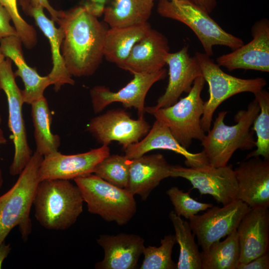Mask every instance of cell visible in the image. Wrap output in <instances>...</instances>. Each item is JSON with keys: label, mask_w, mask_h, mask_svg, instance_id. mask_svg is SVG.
<instances>
[{"label": "cell", "mask_w": 269, "mask_h": 269, "mask_svg": "<svg viewBox=\"0 0 269 269\" xmlns=\"http://www.w3.org/2000/svg\"><path fill=\"white\" fill-rule=\"evenodd\" d=\"M84 5L61 10L56 21L63 32L61 53L72 76L92 75L104 57V46L108 28Z\"/></svg>", "instance_id": "cell-1"}, {"label": "cell", "mask_w": 269, "mask_h": 269, "mask_svg": "<svg viewBox=\"0 0 269 269\" xmlns=\"http://www.w3.org/2000/svg\"><path fill=\"white\" fill-rule=\"evenodd\" d=\"M259 112L260 106L255 98L246 110L238 111L234 116L236 124L234 125L225 124L227 111L218 113L212 129L201 141L202 151L209 165L226 166L237 149L248 150L256 146L252 127Z\"/></svg>", "instance_id": "cell-2"}, {"label": "cell", "mask_w": 269, "mask_h": 269, "mask_svg": "<svg viewBox=\"0 0 269 269\" xmlns=\"http://www.w3.org/2000/svg\"><path fill=\"white\" fill-rule=\"evenodd\" d=\"M84 202L79 188L70 180H42L37 185L33 203L35 217L46 229L65 230L83 212Z\"/></svg>", "instance_id": "cell-3"}, {"label": "cell", "mask_w": 269, "mask_h": 269, "mask_svg": "<svg viewBox=\"0 0 269 269\" xmlns=\"http://www.w3.org/2000/svg\"><path fill=\"white\" fill-rule=\"evenodd\" d=\"M43 158L35 151L14 184L0 196V245L16 226L24 241L31 234L30 213L40 181L38 170Z\"/></svg>", "instance_id": "cell-4"}, {"label": "cell", "mask_w": 269, "mask_h": 269, "mask_svg": "<svg viewBox=\"0 0 269 269\" xmlns=\"http://www.w3.org/2000/svg\"><path fill=\"white\" fill-rule=\"evenodd\" d=\"M88 211L108 222L127 224L136 212L134 195L125 188L116 186L94 173L74 179Z\"/></svg>", "instance_id": "cell-5"}, {"label": "cell", "mask_w": 269, "mask_h": 269, "mask_svg": "<svg viewBox=\"0 0 269 269\" xmlns=\"http://www.w3.org/2000/svg\"><path fill=\"white\" fill-rule=\"evenodd\" d=\"M157 11L161 16L178 21L190 27L209 56L213 55L214 45L227 46L234 50L244 44L241 38L226 32L209 13L191 0H159Z\"/></svg>", "instance_id": "cell-6"}, {"label": "cell", "mask_w": 269, "mask_h": 269, "mask_svg": "<svg viewBox=\"0 0 269 269\" xmlns=\"http://www.w3.org/2000/svg\"><path fill=\"white\" fill-rule=\"evenodd\" d=\"M205 83L203 77H198L186 97L170 106L146 112L166 126L186 149L193 139L201 141L205 135L201 124L204 103L201 94Z\"/></svg>", "instance_id": "cell-7"}, {"label": "cell", "mask_w": 269, "mask_h": 269, "mask_svg": "<svg viewBox=\"0 0 269 269\" xmlns=\"http://www.w3.org/2000/svg\"><path fill=\"white\" fill-rule=\"evenodd\" d=\"M196 58L202 76L209 86V99L204 103L203 114L201 124L204 132L211 128L213 116L217 108L226 100L243 92L254 94L262 90L267 81L262 77L242 79L224 72L220 66L206 53L196 52Z\"/></svg>", "instance_id": "cell-8"}, {"label": "cell", "mask_w": 269, "mask_h": 269, "mask_svg": "<svg viewBox=\"0 0 269 269\" xmlns=\"http://www.w3.org/2000/svg\"><path fill=\"white\" fill-rule=\"evenodd\" d=\"M15 77L12 69V61L6 58L0 63V85L7 98L8 124L14 144V156L9 169L12 176L20 173L33 154L28 143L23 118L24 103L21 90L17 86Z\"/></svg>", "instance_id": "cell-9"}, {"label": "cell", "mask_w": 269, "mask_h": 269, "mask_svg": "<svg viewBox=\"0 0 269 269\" xmlns=\"http://www.w3.org/2000/svg\"><path fill=\"white\" fill-rule=\"evenodd\" d=\"M250 209L241 200L235 199L222 207L213 206L201 215L190 217V228L202 251L236 230Z\"/></svg>", "instance_id": "cell-10"}, {"label": "cell", "mask_w": 269, "mask_h": 269, "mask_svg": "<svg viewBox=\"0 0 269 269\" xmlns=\"http://www.w3.org/2000/svg\"><path fill=\"white\" fill-rule=\"evenodd\" d=\"M171 177L187 179L201 195H210L223 205L236 199L237 180L230 165L215 167L207 164L197 167L172 165Z\"/></svg>", "instance_id": "cell-11"}, {"label": "cell", "mask_w": 269, "mask_h": 269, "mask_svg": "<svg viewBox=\"0 0 269 269\" xmlns=\"http://www.w3.org/2000/svg\"><path fill=\"white\" fill-rule=\"evenodd\" d=\"M150 128L143 117L134 120L125 110L115 109L91 119L87 130L102 145L116 141L125 149L142 139Z\"/></svg>", "instance_id": "cell-12"}, {"label": "cell", "mask_w": 269, "mask_h": 269, "mask_svg": "<svg viewBox=\"0 0 269 269\" xmlns=\"http://www.w3.org/2000/svg\"><path fill=\"white\" fill-rule=\"evenodd\" d=\"M166 74L163 68L151 73L134 74L133 78L117 92H112L104 86L94 87L90 90L94 112L100 113L109 105L119 102L125 108L136 109L138 118H143L147 93L155 83L164 79Z\"/></svg>", "instance_id": "cell-13"}, {"label": "cell", "mask_w": 269, "mask_h": 269, "mask_svg": "<svg viewBox=\"0 0 269 269\" xmlns=\"http://www.w3.org/2000/svg\"><path fill=\"white\" fill-rule=\"evenodd\" d=\"M110 154L108 145L75 154L58 151L43 157L38 170L40 181L47 179L70 180L93 173L96 165Z\"/></svg>", "instance_id": "cell-14"}, {"label": "cell", "mask_w": 269, "mask_h": 269, "mask_svg": "<svg viewBox=\"0 0 269 269\" xmlns=\"http://www.w3.org/2000/svg\"><path fill=\"white\" fill-rule=\"evenodd\" d=\"M252 40L232 52L216 59L217 64L229 71L238 69L269 71V21L262 18L251 28Z\"/></svg>", "instance_id": "cell-15"}, {"label": "cell", "mask_w": 269, "mask_h": 269, "mask_svg": "<svg viewBox=\"0 0 269 269\" xmlns=\"http://www.w3.org/2000/svg\"><path fill=\"white\" fill-rule=\"evenodd\" d=\"M237 183L236 199L250 208L269 207V159L246 158L234 169Z\"/></svg>", "instance_id": "cell-16"}, {"label": "cell", "mask_w": 269, "mask_h": 269, "mask_svg": "<svg viewBox=\"0 0 269 269\" xmlns=\"http://www.w3.org/2000/svg\"><path fill=\"white\" fill-rule=\"evenodd\" d=\"M166 64L168 66V83L164 94L157 101L156 104L147 107L145 112L170 106L177 101L183 93H188L194 80L202 76V72L195 56L188 53V46L185 45L179 51L169 53Z\"/></svg>", "instance_id": "cell-17"}, {"label": "cell", "mask_w": 269, "mask_h": 269, "mask_svg": "<svg viewBox=\"0 0 269 269\" xmlns=\"http://www.w3.org/2000/svg\"><path fill=\"white\" fill-rule=\"evenodd\" d=\"M240 246L239 263H246L269 252L268 208H251L237 228Z\"/></svg>", "instance_id": "cell-18"}, {"label": "cell", "mask_w": 269, "mask_h": 269, "mask_svg": "<svg viewBox=\"0 0 269 269\" xmlns=\"http://www.w3.org/2000/svg\"><path fill=\"white\" fill-rule=\"evenodd\" d=\"M97 242L104 251L103 260L95 264L98 269H135L145 247L142 238L126 233L101 235Z\"/></svg>", "instance_id": "cell-19"}, {"label": "cell", "mask_w": 269, "mask_h": 269, "mask_svg": "<svg viewBox=\"0 0 269 269\" xmlns=\"http://www.w3.org/2000/svg\"><path fill=\"white\" fill-rule=\"evenodd\" d=\"M158 149L172 151L182 155L187 167H197L209 164L202 151L197 153L189 152L174 138L168 127L157 120H155L143 138L124 149L125 155L132 159Z\"/></svg>", "instance_id": "cell-20"}, {"label": "cell", "mask_w": 269, "mask_h": 269, "mask_svg": "<svg viewBox=\"0 0 269 269\" xmlns=\"http://www.w3.org/2000/svg\"><path fill=\"white\" fill-rule=\"evenodd\" d=\"M169 53L167 38L151 28L134 46L120 68L135 73H151L163 68Z\"/></svg>", "instance_id": "cell-21"}, {"label": "cell", "mask_w": 269, "mask_h": 269, "mask_svg": "<svg viewBox=\"0 0 269 269\" xmlns=\"http://www.w3.org/2000/svg\"><path fill=\"white\" fill-rule=\"evenodd\" d=\"M172 166L160 153L144 154L132 159L126 189L145 200L162 180L171 177Z\"/></svg>", "instance_id": "cell-22"}, {"label": "cell", "mask_w": 269, "mask_h": 269, "mask_svg": "<svg viewBox=\"0 0 269 269\" xmlns=\"http://www.w3.org/2000/svg\"><path fill=\"white\" fill-rule=\"evenodd\" d=\"M22 41L18 35L0 39V50L5 57L10 59L17 67L15 76L21 78L24 89L21 90L24 103L30 105L43 97L47 87L51 85L48 75L40 76L26 63L22 50Z\"/></svg>", "instance_id": "cell-23"}, {"label": "cell", "mask_w": 269, "mask_h": 269, "mask_svg": "<svg viewBox=\"0 0 269 269\" xmlns=\"http://www.w3.org/2000/svg\"><path fill=\"white\" fill-rule=\"evenodd\" d=\"M22 5L27 12L33 17L35 22L44 35L47 38L50 45L53 67L48 75L51 85L55 91H58L65 84L73 85L74 80L69 73L61 52L64 37L61 28H57L54 21L49 19L44 14V8L22 0Z\"/></svg>", "instance_id": "cell-24"}, {"label": "cell", "mask_w": 269, "mask_h": 269, "mask_svg": "<svg viewBox=\"0 0 269 269\" xmlns=\"http://www.w3.org/2000/svg\"><path fill=\"white\" fill-rule=\"evenodd\" d=\"M151 29L148 22L131 26L110 27L105 36L104 57L121 68L135 44Z\"/></svg>", "instance_id": "cell-25"}, {"label": "cell", "mask_w": 269, "mask_h": 269, "mask_svg": "<svg viewBox=\"0 0 269 269\" xmlns=\"http://www.w3.org/2000/svg\"><path fill=\"white\" fill-rule=\"evenodd\" d=\"M154 0H111L103 12L104 21L110 27H123L147 22Z\"/></svg>", "instance_id": "cell-26"}, {"label": "cell", "mask_w": 269, "mask_h": 269, "mask_svg": "<svg viewBox=\"0 0 269 269\" xmlns=\"http://www.w3.org/2000/svg\"><path fill=\"white\" fill-rule=\"evenodd\" d=\"M36 151L43 157L58 151L60 138L52 133V114L44 96L30 104Z\"/></svg>", "instance_id": "cell-27"}, {"label": "cell", "mask_w": 269, "mask_h": 269, "mask_svg": "<svg viewBox=\"0 0 269 269\" xmlns=\"http://www.w3.org/2000/svg\"><path fill=\"white\" fill-rule=\"evenodd\" d=\"M236 230L201 252V269H236L240 256Z\"/></svg>", "instance_id": "cell-28"}, {"label": "cell", "mask_w": 269, "mask_h": 269, "mask_svg": "<svg viewBox=\"0 0 269 269\" xmlns=\"http://www.w3.org/2000/svg\"><path fill=\"white\" fill-rule=\"evenodd\" d=\"M169 217L173 225L176 242L179 246L176 269H201V252L195 241L189 222L172 211Z\"/></svg>", "instance_id": "cell-29"}, {"label": "cell", "mask_w": 269, "mask_h": 269, "mask_svg": "<svg viewBox=\"0 0 269 269\" xmlns=\"http://www.w3.org/2000/svg\"><path fill=\"white\" fill-rule=\"evenodd\" d=\"M254 95L260 106L259 113L252 126L257 137V148L250 152L246 158L261 156L269 159V93L263 89Z\"/></svg>", "instance_id": "cell-30"}, {"label": "cell", "mask_w": 269, "mask_h": 269, "mask_svg": "<svg viewBox=\"0 0 269 269\" xmlns=\"http://www.w3.org/2000/svg\"><path fill=\"white\" fill-rule=\"evenodd\" d=\"M130 162L131 159L125 155L110 154L96 165L93 173L116 186L126 189Z\"/></svg>", "instance_id": "cell-31"}, {"label": "cell", "mask_w": 269, "mask_h": 269, "mask_svg": "<svg viewBox=\"0 0 269 269\" xmlns=\"http://www.w3.org/2000/svg\"><path fill=\"white\" fill-rule=\"evenodd\" d=\"M174 235H168L160 240L159 247H144L143 261L140 269H176V264L172 260V253L176 243Z\"/></svg>", "instance_id": "cell-32"}, {"label": "cell", "mask_w": 269, "mask_h": 269, "mask_svg": "<svg viewBox=\"0 0 269 269\" xmlns=\"http://www.w3.org/2000/svg\"><path fill=\"white\" fill-rule=\"evenodd\" d=\"M176 215L188 219L200 211L213 206L210 203L198 202L192 198L189 192H185L178 187L173 186L166 191Z\"/></svg>", "instance_id": "cell-33"}, {"label": "cell", "mask_w": 269, "mask_h": 269, "mask_svg": "<svg viewBox=\"0 0 269 269\" xmlns=\"http://www.w3.org/2000/svg\"><path fill=\"white\" fill-rule=\"evenodd\" d=\"M17 1V0H0V4L9 14L14 24V27L22 44L27 48L31 49L37 43L36 32L34 28L27 23L20 16Z\"/></svg>", "instance_id": "cell-34"}, {"label": "cell", "mask_w": 269, "mask_h": 269, "mask_svg": "<svg viewBox=\"0 0 269 269\" xmlns=\"http://www.w3.org/2000/svg\"><path fill=\"white\" fill-rule=\"evenodd\" d=\"M11 20L7 11L0 4V39L9 36L17 35L16 29L10 24Z\"/></svg>", "instance_id": "cell-35"}, {"label": "cell", "mask_w": 269, "mask_h": 269, "mask_svg": "<svg viewBox=\"0 0 269 269\" xmlns=\"http://www.w3.org/2000/svg\"><path fill=\"white\" fill-rule=\"evenodd\" d=\"M269 252L246 263H239L236 269H269Z\"/></svg>", "instance_id": "cell-36"}, {"label": "cell", "mask_w": 269, "mask_h": 269, "mask_svg": "<svg viewBox=\"0 0 269 269\" xmlns=\"http://www.w3.org/2000/svg\"><path fill=\"white\" fill-rule=\"evenodd\" d=\"M111 0H86L83 4L94 15L99 17L104 12L108 2Z\"/></svg>", "instance_id": "cell-37"}, {"label": "cell", "mask_w": 269, "mask_h": 269, "mask_svg": "<svg viewBox=\"0 0 269 269\" xmlns=\"http://www.w3.org/2000/svg\"><path fill=\"white\" fill-rule=\"evenodd\" d=\"M29 3L33 5L40 6L43 8H45L51 14L52 19L56 22L61 10H57L54 9L49 3L48 0H29Z\"/></svg>", "instance_id": "cell-38"}, {"label": "cell", "mask_w": 269, "mask_h": 269, "mask_svg": "<svg viewBox=\"0 0 269 269\" xmlns=\"http://www.w3.org/2000/svg\"><path fill=\"white\" fill-rule=\"evenodd\" d=\"M195 3L210 13L216 6V0H191Z\"/></svg>", "instance_id": "cell-39"}, {"label": "cell", "mask_w": 269, "mask_h": 269, "mask_svg": "<svg viewBox=\"0 0 269 269\" xmlns=\"http://www.w3.org/2000/svg\"><path fill=\"white\" fill-rule=\"evenodd\" d=\"M11 250L10 245L3 242L0 245V269L2 268L3 261L7 257Z\"/></svg>", "instance_id": "cell-40"}, {"label": "cell", "mask_w": 269, "mask_h": 269, "mask_svg": "<svg viewBox=\"0 0 269 269\" xmlns=\"http://www.w3.org/2000/svg\"><path fill=\"white\" fill-rule=\"evenodd\" d=\"M7 142V139H6L3 132L2 130L0 127V145L2 144H5ZM3 178L2 175L1 170L0 169V188L2 186L3 184Z\"/></svg>", "instance_id": "cell-41"}, {"label": "cell", "mask_w": 269, "mask_h": 269, "mask_svg": "<svg viewBox=\"0 0 269 269\" xmlns=\"http://www.w3.org/2000/svg\"><path fill=\"white\" fill-rule=\"evenodd\" d=\"M5 57L1 53L0 50V63L2 62L4 60Z\"/></svg>", "instance_id": "cell-42"}, {"label": "cell", "mask_w": 269, "mask_h": 269, "mask_svg": "<svg viewBox=\"0 0 269 269\" xmlns=\"http://www.w3.org/2000/svg\"><path fill=\"white\" fill-rule=\"evenodd\" d=\"M0 90H1V87H0ZM1 121H2V119H1V116L0 115V125L1 123Z\"/></svg>", "instance_id": "cell-43"}, {"label": "cell", "mask_w": 269, "mask_h": 269, "mask_svg": "<svg viewBox=\"0 0 269 269\" xmlns=\"http://www.w3.org/2000/svg\"></svg>", "instance_id": "cell-44"}]
</instances>
